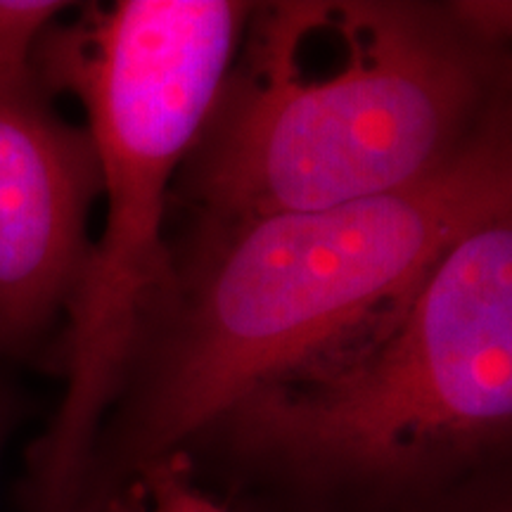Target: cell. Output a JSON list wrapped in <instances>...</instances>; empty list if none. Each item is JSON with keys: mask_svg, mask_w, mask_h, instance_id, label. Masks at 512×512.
Wrapping results in <instances>:
<instances>
[{"mask_svg": "<svg viewBox=\"0 0 512 512\" xmlns=\"http://www.w3.org/2000/svg\"><path fill=\"white\" fill-rule=\"evenodd\" d=\"M69 3L60 0H0V79L36 72V50Z\"/></svg>", "mask_w": 512, "mask_h": 512, "instance_id": "8992f818", "label": "cell"}, {"mask_svg": "<svg viewBox=\"0 0 512 512\" xmlns=\"http://www.w3.org/2000/svg\"><path fill=\"white\" fill-rule=\"evenodd\" d=\"M17 415H19V406L15 401V394H12L8 382H5L3 373H0V453H3L8 434L12 432V427H15Z\"/></svg>", "mask_w": 512, "mask_h": 512, "instance_id": "ba28073f", "label": "cell"}, {"mask_svg": "<svg viewBox=\"0 0 512 512\" xmlns=\"http://www.w3.org/2000/svg\"><path fill=\"white\" fill-rule=\"evenodd\" d=\"M100 195L88 126L57 114L38 72L0 79V368L41 351L62 323Z\"/></svg>", "mask_w": 512, "mask_h": 512, "instance_id": "5b68a950", "label": "cell"}, {"mask_svg": "<svg viewBox=\"0 0 512 512\" xmlns=\"http://www.w3.org/2000/svg\"><path fill=\"white\" fill-rule=\"evenodd\" d=\"M202 437L318 496L422 508L512 437V209L479 223L373 328L264 384Z\"/></svg>", "mask_w": 512, "mask_h": 512, "instance_id": "277c9868", "label": "cell"}, {"mask_svg": "<svg viewBox=\"0 0 512 512\" xmlns=\"http://www.w3.org/2000/svg\"><path fill=\"white\" fill-rule=\"evenodd\" d=\"M254 8L242 0H117L55 22L38 43L36 72L48 91L74 93L88 114L105 228L91 240L48 351L64 394L29 451L24 512H81L102 422L171 278V188Z\"/></svg>", "mask_w": 512, "mask_h": 512, "instance_id": "3957f363", "label": "cell"}, {"mask_svg": "<svg viewBox=\"0 0 512 512\" xmlns=\"http://www.w3.org/2000/svg\"><path fill=\"white\" fill-rule=\"evenodd\" d=\"M337 55L304 72L256 5L171 207L318 211L413 188L510 119V3L325 0Z\"/></svg>", "mask_w": 512, "mask_h": 512, "instance_id": "7a4b0ae2", "label": "cell"}, {"mask_svg": "<svg viewBox=\"0 0 512 512\" xmlns=\"http://www.w3.org/2000/svg\"><path fill=\"white\" fill-rule=\"evenodd\" d=\"M133 484H140L150 512H228L200 489L188 453L150 465Z\"/></svg>", "mask_w": 512, "mask_h": 512, "instance_id": "52a82bcc", "label": "cell"}, {"mask_svg": "<svg viewBox=\"0 0 512 512\" xmlns=\"http://www.w3.org/2000/svg\"><path fill=\"white\" fill-rule=\"evenodd\" d=\"M512 209V121L413 188L318 211L188 219L95 441L81 512L264 384L351 342L408 299L439 256Z\"/></svg>", "mask_w": 512, "mask_h": 512, "instance_id": "6da1fadb", "label": "cell"}, {"mask_svg": "<svg viewBox=\"0 0 512 512\" xmlns=\"http://www.w3.org/2000/svg\"><path fill=\"white\" fill-rule=\"evenodd\" d=\"M100 512H150L147 510V498L140 489V484H131L126 491H121L117 498H112Z\"/></svg>", "mask_w": 512, "mask_h": 512, "instance_id": "9c48e42d", "label": "cell"}]
</instances>
